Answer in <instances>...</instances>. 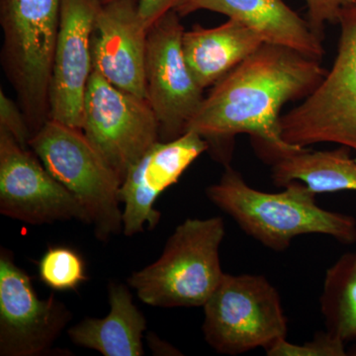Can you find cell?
I'll list each match as a JSON object with an SVG mask.
<instances>
[{
    "mask_svg": "<svg viewBox=\"0 0 356 356\" xmlns=\"http://www.w3.org/2000/svg\"><path fill=\"white\" fill-rule=\"evenodd\" d=\"M60 0H0L2 63L34 135L49 120Z\"/></svg>",
    "mask_w": 356,
    "mask_h": 356,
    "instance_id": "cell-4",
    "label": "cell"
},
{
    "mask_svg": "<svg viewBox=\"0 0 356 356\" xmlns=\"http://www.w3.org/2000/svg\"><path fill=\"white\" fill-rule=\"evenodd\" d=\"M334 65L305 102L280 117L282 139L298 147L334 143L356 149V1L344 7Z\"/></svg>",
    "mask_w": 356,
    "mask_h": 356,
    "instance_id": "cell-7",
    "label": "cell"
},
{
    "mask_svg": "<svg viewBox=\"0 0 356 356\" xmlns=\"http://www.w3.org/2000/svg\"><path fill=\"white\" fill-rule=\"evenodd\" d=\"M208 149L207 140L191 131L177 139L158 140L149 147L122 181V233L132 236L156 228L161 220V213L154 209L156 200Z\"/></svg>",
    "mask_w": 356,
    "mask_h": 356,
    "instance_id": "cell-13",
    "label": "cell"
},
{
    "mask_svg": "<svg viewBox=\"0 0 356 356\" xmlns=\"http://www.w3.org/2000/svg\"><path fill=\"white\" fill-rule=\"evenodd\" d=\"M72 312L51 295L40 299L31 278L0 252V355L37 356L51 350L72 320Z\"/></svg>",
    "mask_w": 356,
    "mask_h": 356,
    "instance_id": "cell-11",
    "label": "cell"
},
{
    "mask_svg": "<svg viewBox=\"0 0 356 356\" xmlns=\"http://www.w3.org/2000/svg\"><path fill=\"white\" fill-rule=\"evenodd\" d=\"M0 213L30 225L77 220L90 224L77 199L38 156L0 128Z\"/></svg>",
    "mask_w": 356,
    "mask_h": 356,
    "instance_id": "cell-10",
    "label": "cell"
},
{
    "mask_svg": "<svg viewBox=\"0 0 356 356\" xmlns=\"http://www.w3.org/2000/svg\"><path fill=\"white\" fill-rule=\"evenodd\" d=\"M210 10L238 20L261 35L264 43L280 44L321 60L323 40L283 0H185L177 9L180 17Z\"/></svg>",
    "mask_w": 356,
    "mask_h": 356,
    "instance_id": "cell-15",
    "label": "cell"
},
{
    "mask_svg": "<svg viewBox=\"0 0 356 356\" xmlns=\"http://www.w3.org/2000/svg\"><path fill=\"white\" fill-rule=\"evenodd\" d=\"M320 308L325 331L344 343L356 341V250L341 255L327 269Z\"/></svg>",
    "mask_w": 356,
    "mask_h": 356,
    "instance_id": "cell-19",
    "label": "cell"
},
{
    "mask_svg": "<svg viewBox=\"0 0 356 356\" xmlns=\"http://www.w3.org/2000/svg\"><path fill=\"white\" fill-rule=\"evenodd\" d=\"M100 4H106L109 3V2L115 1V0H97Z\"/></svg>",
    "mask_w": 356,
    "mask_h": 356,
    "instance_id": "cell-25",
    "label": "cell"
},
{
    "mask_svg": "<svg viewBox=\"0 0 356 356\" xmlns=\"http://www.w3.org/2000/svg\"><path fill=\"white\" fill-rule=\"evenodd\" d=\"M60 28L49 92V119L81 130L91 74V35L97 0H60Z\"/></svg>",
    "mask_w": 356,
    "mask_h": 356,
    "instance_id": "cell-12",
    "label": "cell"
},
{
    "mask_svg": "<svg viewBox=\"0 0 356 356\" xmlns=\"http://www.w3.org/2000/svg\"><path fill=\"white\" fill-rule=\"evenodd\" d=\"M185 0H138V8L147 29L159 18L172 10H177Z\"/></svg>",
    "mask_w": 356,
    "mask_h": 356,
    "instance_id": "cell-24",
    "label": "cell"
},
{
    "mask_svg": "<svg viewBox=\"0 0 356 356\" xmlns=\"http://www.w3.org/2000/svg\"><path fill=\"white\" fill-rule=\"evenodd\" d=\"M147 31L138 0H115L98 7L91 35L93 70L116 88L145 99Z\"/></svg>",
    "mask_w": 356,
    "mask_h": 356,
    "instance_id": "cell-14",
    "label": "cell"
},
{
    "mask_svg": "<svg viewBox=\"0 0 356 356\" xmlns=\"http://www.w3.org/2000/svg\"><path fill=\"white\" fill-rule=\"evenodd\" d=\"M320 62L288 47L262 44L214 84L186 132L207 140L213 156L226 165L238 134L250 135L257 154L267 163L303 149L282 139L280 113L285 103L317 88L327 74Z\"/></svg>",
    "mask_w": 356,
    "mask_h": 356,
    "instance_id": "cell-1",
    "label": "cell"
},
{
    "mask_svg": "<svg viewBox=\"0 0 356 356\" xmlns=\"http://www.w3.org/2000/svg\"><path fill=\"white\" fill-rule=\"evenodd\" d=\"M29 147L83 205L100 241L106 242L122 232L121 178L83 131L49 119L32 136Z\"/></svg>",
    "mask_w": 356,
    "mask_h": 356,
    "instance_id": "cell-5",
    "label": "cell"
},
{
    "mask_svg": "<svg viewBox=\"0 0 356 356\" xmlns=\"http://www.w3.org/2000/svg\"><path fill=\"white\" fill-rule=\"evenodd\" d=\"M175 10L165 14L147 31L146 99L159 126V140L177 139L197 113L203 90L192 76L182 51L185 31Z\"/></svg>",
    "mask_w": 356,
    "mask_h": 356,
    "instance_id": "cell-9",
    "label": "cell"
},
{
    "mask_svg": "<svg viewBox=\"0 0 356 356\" xmlns=\"http://www.w3.org/2000/svg\"><path fill=\"white\" fill-rule=\"evenodd\" d=\"M0 128L4 129L21 146L29 147L33 134L21 107L0 90Z\"/></svg>",
    "mask_w": 356,
    "mask_h": 356,
    "instance_id": "cell-22",
    "label": "cell"
},
{
    "mask_svg": "<svg viewBox=\"0 0 356 356\" xmlns=\"http://www.w3.org/2000/svg\"><path fill=\"white\" fill-rule=\"evenodd\" d=\"M38 271L42 282L56 291L76 290L86 280L83 259L70 248H49L40 259Z\"/></svg>",
    "mask_w": 356,
    "mask_h": 356,
    "instance_id": "cell-20",
    "label": "cell"
},
{
    "mask_svg": "<svg viewBox=\"0 0 356 356\" xmlns=\"http://www.w3.org/2000/svg\"><path fill=\"white\" fill-rule=\"evenodd\" d=\"M81 131L122 181L159 140L158 119L147 100L116 88L95 70L84 96Z\"/></svg>",
    "mask_w": 356,
    "mask_h": 356,
    "instance_id": "cell-8",
    "label": "cell"
},
{
    "mask_svg": "<svg viewBox=\"0 0 356 356\" xmlns=\"http://www.w3.org/2000/svg\"><path fill=\"white\" fill-rule=\"evenodd\" d=\"M268 356H344L346 343L329 332H318L310 341L302 344L291 343L280 339L266 351Z\"/></svg>",
    "mask_w": 356,
    "mask_h": 356,
    "instance_id": "cell-21",
    "label": "cell"
},
{
    "mask_svg": "<svg viewBox=\"0 0 356 356\" xmlns=\"http://www.w3.org/2000/svg\"><path fill=\"white\" fill-rule=\"evenodd\" d=\"M225 236L221 217L185 220L168 238L161 257L131 274L129 286L147 305L203 307L224 277L220 248Z\"/></svg>",
    "mask_w": 356,
    "mask_h": 356,
    "instance_id": "cell-3",
    "label": "cell"
},
{
    "mask_svg": "<svg viewBox=\"0 0 356 356\" xmlns=\"http://www.w3.org/2000/svg\"><path fill=\"white\" fill-rule=\"evenodd\" d=\"M356 0H305L308 7L309 24L316 35L323 40L327 23H339L344 7Z\"/></svg>",
    "mask_w": 356,
    "mask_h": 356,
    "instance_id": "cell-23",
    "label": "cell"
},
{
    "mask_svg": "<svg viewBox=\"0 0 356 356\" xmlns=\"http://www.w3.org/2000/svg\"><path fill=\"white\" fill-rule=\"evenodd\" d=\"M110 312L102 318H86L67 331L72 343L104 356H142L147 330L144 314L134 304L126 285L111 282Z\"/></svg>",
    "mask_w": 356,
    "mask_h": 356,
    "instance_id": "cell-17",
    "label": "cell"
},
{
    "mask_svg": "<svg viewBox=\"0 0 356 356\" xmlns=\"http://www.w3.org/2000/svg\"><path fill=\"white\" fill-rule=\"evenodd\" d=\"M203 308L204 337L221 355L266 351L287 337L280 293L266 276L225 273Z\"/></svg>",
    "mask_w": 356,
    "mask_h": 356,
    "instance_id": "cell-6",
    "label": "cell"
},
{
    "mask_svg": "<svg viewBox=\"0 0 356 356\" xmlns=\"http://www.w3.org/2000/svg\"><path fill=\"white\" fill-rule=\"evenodd\" d=\"M350 147L341 146L331 151L303 149L281 154L268 161L271 179L277 186L291 181L305 184L316 194L356 191V159Z\"/></svg>",
    "mask_w": 356,
    "mask_h": 356,
    "instance_id": "cell-18",
    "label": "cell"
},
{
    "mask_svg": "<svg viewBox=\"0 0 356 356\" xmlns=\"http://www.w3.org/2000/svg\"><path fill=\"white\" fill-rule=\"evenodd\" d=\"M283 188L278 193L257 191L227 165L206 195L248 236L274 252H284L304 235L329 236L343 245L356 243L355 217L320 207L318 194L303 182L291 181Z\"/></svg>",
    "mask_w": 356,
    "mask_h": 356,
    "instance_id": "cell-2",
    "label": "cell"
},
{
    "mask_svg": "<svg viewBox=\"0 0 356 356\" xmlns=\"http://www.w3.org/2000/svg\"><path fill=\"white\" fill-rule=\"evenodd\" d=\"M262 44L261 35L234 19L215 28L193 25L182 37L185 62L203 89L216 84Z\"/></svg>",
    "mask_w": 356,
    "mask_h": 356,
    "instance_id": "cell-16",
    "label": "cell"
}]
</instances>
